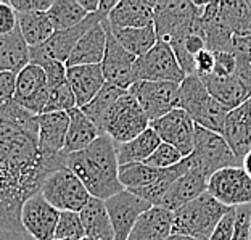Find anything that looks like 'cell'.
<instances>
[{
  "label": "cell",
  "mask_w": 251,
  "mask_h": 240,
  "mask_svg": "<svg viewBox=\"0 0 251 240\" xmlns=\"http://www.w3.org/2000/svg\"><path fill=\"white\" fill-rule=\"evenodd\" d=\"M66 166V155H44L37 140L25 135L0 116V231L26 234L21 208L41 192L53 171Z\"/></svg>",
  "instance_id": "obj_1"
},
{
  "label": "cell",
  "mask_w": 251,
  "mask_h": 240,
  "mask_svg": "<svg viewBox=\"0 0 251 240\" xmlns=\"http://www.w3.org/2000/svg\"><path fill=\"white\" fill-rule=\"evenodd\" d=\"M66 166L77 176L90 197L105 202L124 190L119 182L116 144L105 134H101L85 150L66 155Z\"/></svg>",
  "instance_id": "obj_2"
},
{
  "label": "cell",
  "mask_w": 251,
  "mask_h": 240,
  "mask_svg": "<svg viewBox=\"0 0 251 240\" xmlns=\"http://www.w3.org/2000/svg\"><path fill=\"white\" fill-rule=\"evenodd\" d=\"M206 3L190 2V0H163L155 2L153 10V26L158 41L169 44L171 47L179 45L193 32H201V13Z\"/></svg>",
  "instance_id": "obj_3"
},
{
  "label": "cell",
  "mask_w": 251,
  "mask_h": 240,
  "mask_svg": "<svg viewBox=\"0 0 251 240\" xmlns=\"http://www.w3.org/2000/svg\"><path fill=\"white\" fill-rule=\"evenodd\" d=\"M232 208L219 203L206 192L197 200L174 211L173 234L200 240H209L218 222Z\"/></svg>",
  "instance_id": "obj_4"
},
{
  "label": "cell",
  "mask_w": 251,
  "mask_h": 240,
  "mask_svg": "<svg viewBox=\"0 0 251 240\" xmlns=\"http://www.w3.org/2000/svg\"><path fill=\"white\" fill-rule=\"evenodd\" d=\"M180 108L197 126L218 134L222 133L226 118L230 111L208 92L206 85L197 74L187 76L180 84Z\"/></svg>",
  "instance_id": "obj_5"
},
{
  "label": "cell",
  "mask_w": 251,
  "mask_h": 240,
  "mask_svg": "<svg viewBox=\"0 0 251 240\" xmlns=\"http://www.w3.org/2000/svg\"><path fill=\"white\" fill-rule=\"evenodd\" d=\"M150 128V119L132 95L124 94L105 115L100 133L115 144H126Z\"/></svg>",
  "instance_id": "obj_6"
},
{
  "label": "cell",
  "mask_w": 251,
  "mask_h": 240,
  "mask_svg": "<svg viewBox=\"0 0 251 240\" xmlns=\"http://www.w3.org/2000/svg\"><path fill=\"white\" fill-rule=\"evenodd\" d=\"M190 158L193 168L201 171L208 178L221 169L242 166V160L232 152L224 137L201 126L195 128V148Z\"/></svg>",
  "instance_id": "obj_7"
},
{
  "label": "cell",
  "mask_w": 251,
  "mask_h": 240,
  "mask_svg": "<svg viewBox=\"0 0 251 240\" xmlns=\"http://www.w3.org/2000/svg\"><path fill=\"white\" fill-rule=\"evenodd\" d=\"M41 193L60 213L61 211L79 213L90 198L87 188L84 187L82 182L77 179V176L68 166L53 171L44 181Z\"/></svg>",
  "instance_id": "obj_8"
},
{
  "label": "cell",
  "mask_w": 251,
  "mask_h": 240,
  "mask_svg": "<svg viewBox=\"0 0 251 240\" xmlns=\"http://www.w3.org/2000/svg\"><path fill=\"white\" fill-rule=\"evenodd\" d=\"M187 74L180 68L174 50L166 42L158 41L156 45L144 56L137 58L134 68V79L151 82H174L182 84Z\"/></svg>",
  "instance_id": "obj_9"
},
{
  "label": "cell",
  "mask_w": 251,
  "mask_h": 240,
  "mask_svg": "<svg viewBox=\"0 0 251 240\" xmlns=\"http://www.w3.org/2000/svg\"><path fill=\"white\" fill-rule=\"evenodd\" d=\"M129 94L139 102L150 123L180 108V84L139 81L130 85Z\"/></svg>",
  "instance_id": "obj_10"
},
{
  "label": "cell",
  "mask_w": 251,
  "mask_h": 240,
  "mask_svg": "<svg viewBox=\"0 0 251 240\" xmlns=\"http://www.w3.org/2000/svg\"><path fill=\"white\" fill-rule=\"evenodd\" d=\"M208 193L229 208L251 205V178L242 166L214 173L208 182Z\"/></svg>",
  "instance_id": "obj_11"
},
{
  "label": "cell",
  "mask_w": 251,
  "mask_h": 240,
  "mask_svg": "<svg viewBox=\"0 0 251 240\" xmlns=\"http://www.w3.org/2000/svg\"><path fill=\"white\" fill-rule=\"evenodd\" d=\"M101 20H103V16L100 13H94V15H89L87 20L82 21L81 25H77L76 27H73V29L55 31L53 36L45 44L39 45V47L29 49L31 63L32 65H41L42 61L52 60V61H60L66 65V61L70 58L73 49L76 47V44L79 42V39Z\"/></svg>",
  "instance_id": "obj_12"
},
{
  "label": "cell",
  "mask_w": 251,
  "mask_h": 240,
  "mask_svg": "<svg viewBox=\"0 0 251 240\" xmlns=\"http://www.w3.org/2000/svg\"><path fill=\"white\" fill-rule=\"evenodd\" d=\"M50 95L47 76L41 66L29 63L16 74V92L15 102L26 108L32 115L41 116L45 113Z\"/></svg>",
  "instance_id": "obj_13"
},
{
  "label": "cell",
  "mask_w": 251,
  "mask_h": 240,
  "mask_svg": "<svg viewBox=\"0 0 251 240\" xmlns=\"http://www.w3.org/2000/svg\"><path fill=\"white\" fill-rule=\"evenodd\" d=\"M105 207L115 231V240H127L135 222L145 211L151 208V205L124 188L123 192L105 200Z\"/></svg>",
  "instance_id": "obj_14"
},
{
  "label": "cell",
  "mask_w": 251,
  "mask_h": 240,
  "mask_svg": "<svg viewBox=\"0 0 251 240\" xmlns=\"http://www.w3.org/2000/svg\"><path fill=\"white\" fill-rule=\"evenodd\" d=\"M60 211L53 208L41 192L27 198L21 208V224L32 240H55Z\"/></svg>",
  "instance_id": "obj_15"
},
{
  "label": "cell",
  "mask_w": 251,
  "mask_h": 240,
  "mask_svg": "<svg viewBox=\"0 0 251 240\" xmlns=\"http://www.w3.org/2000/svg\"><path fill=\"white\" fill-rule=\"evenodd\" d=\"M150 128L159 135L161 142L177 148L184 158L192 155L193 148H195L197 124L182 108L168 113L166 116L159 118L156 121H151Z\"/></svg>",
  "instance_id": "obj_16"
},
{
  "label": "cell",
  "mask_w": 251,
  "mask_h": 240,
  "mask_svg": "<svg viewBox=\"0 0 251 240\" xmlns=\"http://www.w3.org/2000/svg\"><path fill=\"white\" fill-rule=\"evenodd\" d=\"M137 58L129 53L121 44H119L108 25V42L103 61H101V71H103L106 84L116 85L119 89L129 90L130 85L135 82L134 68Z\"/></svg>",
  "instance_id": "obj_17"
},
{
  "label": "cell",
  "mask_w": 251,
  "mask_h": 240,
  "mask_svg": "<svg viewBox=\"0 0 251 240\" xmlns=\"http://www.w3.org/2000/svg\"><path fill=\"white\" fill-rule=\"evenodd\" d=\"M108 42V20H101L79 39L73 49L66 68L82 65H101Z\"/></svg>",
  "instance_id": "obj_18"
},
{
  "label": "cell",
  "mask_w": 251,
  "mask_h": 240,
  "mask_svg": "<svg viewBox=\"0 0 251 240\" xmlns=\"http://www.w3.org/2000/svg\"><path fill=\"white\" fill-rule=\"evenodd\" d=\"M221 135L235 155L243 160L251 152V102L233 108L226 118Z\"/></svg>",
  "instance_id": "obj_19"
},
{
  "label": "cell",
  "mask_w": 251,
  "mask_h": 240,
  "mask_svg": "<svg viewBox=\"0 0 251 240\" xmlns=\"http://www.w3.org/2000/svg\"><path fill=\"white\" fill-rule=\"evenodd\" d=\"M66 81L70 84L77 108H84L92 102L106 84L100 65H82L68 68Z\"/></svg>",
  "instance_id": "obj_20"
},
{
  "label": "cell",
  "mask_w": 251,
  "mask_h": 240,
  "mask_svg": "<svg viewBox=\"0 0 251 240\" xmlns=\"http://www.w3.org/2000/svg\"><path fill=\"white\" fill-rule=\"evenodd\" d=\"M208 182L209 178L206 174H203L201 171L192 168L188 173H185L182 178H179L174 182L168 193L164 195L163 202L159 207L166 208L169 211L179 210L184 205L193 202L198 197H201L203 193L208 192Z\"/></svg>",
  "instance_id": "obj_21"
},
{
  "label": "cell",
  "mask_w": 251,
  "mask_h": 240,
  "mask_svg": "<svg viewBox=\"0 0 251 240\" xmlns=\"http://www.w3.org/2000/svg\"><path fill=\"white\" fill-rule=\"evenodd\" d=\"M70 115L68 113H44L39 116V139L37 145L44 155H61L65 148Z\"/></svg>",
  "instance_id": "obj_22"
},
{
  "label": "cell",
  "mask_w": 251,
  "mask_h": 240,
  "mask_svg": "<svg viewBox=\"0 0 251 240\" xmlns=\"http://www.w3.org/2000/svg\"><path fill=\"white\" fill-rule=\"evenodd\" d=\"M174 214L163 207H151L135 222L127 240H168L173 236Z\"/></svg>",
  "instance_id": "obj_23"
},
{
  "label": "cell",
  "mask_w": 251,
  "mask_h": 240,
  "mask_svg": "<svg viewBox=\"0 0 251 240\" xmlns=\"http://www.w3.org/2000/svg\"><path fill=\"white\" fill-rule=\"evenodd\" d=\"M155 2L148 0H119L118 5L108 15L110 27H147L153 26Z\"/></svg>",
  "instance_id": "obj_24"
},
{
  "label": "cell",
  "mask_w": 251,
  "mask_h": 240,
  "mask_svg": "<svg viewBox=\"0 0 251 240\" xmlns=\"http://www.w3.org/2000/svg\"><path fill=\"white\" fill-rule=\"evenodd\" d=\"M201 31L206 39V47L211 52H229L232 32L227 29L221 16L219 2H206L201 13Z\"/></svg>",
  "instance_id": "obj_25"
},
{
  "label": "cell",
  "mask_w": 251,
  "mask_h": 240,
  "mask_svg": "<svg viewBox=\"0 0 251 240\" xmlns=\"http://www.w3.org/2000/svg\"><path fill=\"white\" fill-rule=\"evenodd\" d=\"M200 79L206 85L208 92L229 110L243 105L251 97V90L235 76L218 78L214 74H209V76H203Z\"/></svg>",
  "instance_id": "obj_26"
},
{
  "label": "cell",
  "mask_w": 251,
  "mask_h": 240,
  "mask_svg": "<svg viewBox=\"0 0 251 240\" xmlns=\"http://www.w3.org/2000/svg\"><path fill=\"white\" fill-rule=\"evenodd\" d=\"M68 115H70V129H68L63 155H71V153L85 150L101 135L97 124L85 116L81 108H74V110L68 111Z\"/></svg>",
  "instance_id": "obj_27"
},
{
  "label": "cell",
  "mask_w": 251,
  "mask_h": 240,
  "mask_svg": "<svg viewBox=\"0 0 251 240\" xmlns=\"http://www.w3.org/2000/svg\"><path fill=\"white\" fill-rule=\"evenodd\" d=\"M79 216H81L85 237L94 240H115V231H113L111 219L108 216L103 200L90 197L85 207L79 211Z\"/></svg>",
  "instance_id": "obj_28"
},
{
  "label": "cell",
  "mask_w": 251,
  "mask_h": 240,
  "mask_svg": "<svg viewBox=\"0 0 251 240\" xmlns=\"http://www.w3.org/2000/svg\"><path fill=\"white\" fill-rule=\"evenodd\" d=\"M31 63L29 47L23 39L20 29L0 36V73L18 74Z\"/></svg>",
  "instance_id": "obj_29"
},
{
  "label": "cell",
  "mask_w": 251,
  "mask_h": 240,
  "mask_svg": "<svg viewBox=\"0 0 251 240\" xmlns=\"http://www.w3.org/2000/svg\"><path fill=\"white\" fill-rule=\"evenodd\" d=\"M159 144H161V139H159V135L151 128H148L140 135L126 142V144H116L119 166L132 163H145Z\"/></svg>",
  "instance_id": "obj_30"
},
{
  "label": "cell",
  "mask_w": 251,
  "mask_h": 240,
  "mask_svg": "<svg viewBox=\"0 0 251 240\" xmlns=\"http://www.w3.org/2000/svg\"><path fill=\"white\" fill-rule=\"evenodd\" d=\"M18 29L29 49L45 44L55 34V27L47 11L18 13Z\"/></svg>",
  "instance_id": "obj_31"
},
{
  "label": "cell",
  "mask_w": 251,
  "mask_h": 240,
  "mask_svg": "<svg viewBox=\"0 0 251 240\" xmlns=\"http://www.w3.org/2000/svg\"><path fill=\"white\" fill-rule=\"evenodd\" d=\"M115 39L127 50L129 53H132L135 58H140L145 53L155 47L158 42V36L155 31V26H147V27H110Z\"/></svg>",
  "instance_id": "obj_32"
},
{
  "label": "cell",
  "mask_w": 251,
  "mask_h": 240,
  "mask_svg": "<svg viewBox=\"0 0 251 240\" xmlns=\"http://www.w3.org/2000/svg\"><path fill=\"white\" fill-rule=\"evenodd\" d=\"M221 16L233 37L251 36V0L219 2Z\"/></svg>",
  "instance_id": "obj_33"
},
{
  "label": "cell",
  "mask_w": 251,
  "mask_h": 240,
  "mask_svg": "<svg viewBox=\"0 0 251 240\" xmlns=\"http://www.w3.org/2000/svg\"><path fill=\"white\" fill-rule=\"evenodd\" d=\"M55 31L73 29L82 21L87 20L89 13L85 11L79 0H53L52 7L47 11Z\"/></svg>",
  "instance_id": "obj_34"
},
{
  "label": "cell",
  "mask_w": 251,
  "mask_h": 240,
  "mask_svg": "<svg viewBox=\"0 0 251 240\" xmlns=\"http://www.w3.org/2000/svg\"><path fill=\"white\" fill-rule=\"evenodd\" d=\"M163 169L148 166L145 163H132L119 166V182L126 190H139V188L150 187L161 179Z\"/></svg>",
  "instance_id": "obj_35"
},
{
  "label": "cell",
  "mask_w": 251,
  "mask_h": 240,
  "mask_svg": "<svg viewBox=\"0 0 251 240\" xmlns=\"http://www.w3.org/2000/svg\"><path fill=\"white\" fill-rule=\"evenodd\" d=\"M127 92L129 90L119 89V87H116V85L105 84L103 89L97 94L95 99L90 102L89 105L81 108V110L85 113V116H87L89 119H92V121L97 124V128L100 129V124H101V121H103V118L108 113V110H110V108Z\"/></svg>",
  "instance_id": "obj_36"
},
{
  "label": "cell",
  "mask_w": 251,
  "mask_h": 240,
  "mask_svg": "<svg viewBox=\"0 0 251 240\" xmlns=\"http://www.w3.org/2000/svg\"><path fill=\"white\" fill-rule=\"evenodd\" d=\"M0 116L25 135L31 137L34 140L39 139V116L32 115L31 111L20 107L16 102L8 105L3 111H0Z\"/></svg>",
  "instance_id": "obj_37"
},
{
  "label": "cell",
  "mask_w": 251,
  "mask_h": 240,
  "mask_svg": "<svg viewBox=\"0 0 251 240\" xmlns=\"http://www.w3.org/2000/svg\"><path fill=\"white\" fill-rule=\"evenodd\" d=\"M229 52L233 53L237 61L235 74L240 81L251 90V36L250 37H233Z\"/></svg>",
  "instance_id": "obj_38"
},
{
  "label": "cell",
  "mask_w": 251,
  "mask_h": 240,
  "mask_svg": "<svg viewBox=\"0 0 251 240\" xmlns=\"http://www.w3.org/2000/svg\"><path fill=\"white\" fill-rule=\"evenodd\" d=\"M85 239V231L79 213L61 211L58 226H56L55 240H82Z\"/></svg>",
  "instance_id": "obj_39"
},
{
  "label": "cell",
  "mask_w": 251,
  "mask_h": 240,
  "mask_svg": "<svg viewBox=\"0 0 251 240\" xmlns=\"http://www.w3.org/2000/svg\"><path fill=\"white\" fill-rule=\"evenodd\" d=\"M74 108H77L76 97H74L68 81L50 90L47 107H45V113H60V111L68 113L74 110Z\"/></svg>",
  "instance_id": "obj_40"
},
{
  "label": "cell",
  "mask_w": 251,
  "mask_h": 240,
  "mask_svg": "<svg viewBox=\"0 0 251 240\" xmlns=\"http://www.w3.org/2000/svg\"><path fill=\"white\" fill-rule=\"evenodd\" d=\"M182 160H184V155H182L177 148L161 142L156 150L151 153V157L145 161V164L156 169H168L179 164Z\"/></svg>",
  "instance_id": "obj_41"
},
{
  "label": "cell",
  "mask_w": 251,
  "mask_h": 240,
  "mask_svg": "<svg viewBox=\"0 0 251 240\" xmlns=\"http://www.w3.org/2000/svg\"><path fill=\"white\" fill-rule=\"evenodd\" d=\"M37 66H41L42 70L45 71V76H47V82H49L50 90L66 82L68 68H66L65 63L49 60V61H42L41 65H37Z\"/></svg>",
  "instance_id": "obj_42"
},
{
  "label": "cell",
  "mask_w": 251,
  "mask_h": 240,
  "mask_svg": "<svg viewBox=\"0 0 251 240\" xmlns=\"http://www.w3.org/2000/svg\"><path fill=\"white\" fill-rule=\"evenodd\" d=\"M16 92V74L0 73V111L15 102Z\"/></svg>",
  "instance_id": "obj_43"
},
{
  "label": "cell",
  "mask_w": 251,
  "mask_h": 240,
  "mask_svg": "<svg viewBox=\"0 0 251 240\" xmlns=\"http://www.w3.org/2000/svg\"><path fill=\"white\" fill-rule=\"evenodd\" d=\"M250 222H251V205L235 208V229L232 240H250Z\"/></svg>",
  "instance_id": "obj_44"
},
{
  "label": "cell",
  "mask_w": 251,
  "mask_h": 240,
  "mask_svg": "<svg viewBox=\"0 0 251 240\" xmlns=\"http://www.w3.org/2000/svg\"><path fill=\"white\" fill-rule=\"evenodd\" d=\"M214 70L213 74L218 78H229L235 74L237 61L232 52H214Z\"/></svg>",
  "instance_id": "obj_45"
},
{
  "label": "cell",
  "mask_w": 251,
  "mask_h": 240,
  "mask_svg": "<svg viewBox=\"0 0 251 240\" xmlns=\"http://www.w3.org/2000/svg\"><path fill=\"white\" fill-rule=\"evenodd\" d=\"M18 27V13L10 2H0V36L13 32Z\"/></svg>",
  "instance_id": "obj_46"
},
{
  "label": "cell",
  "mask_w": 251,
  "mask_h": 240,
  "mask_svg": "<svg viewBox=\"0 0 251 240\" xmlns=\"http://www.w3.org/2000/svg\"><path fill=\"white\" fill-rule=\"evenodd\" d=\"M233 229H235V208H232L224 218H222L209 240H232Z\"/></svg>",
  "instance_id": "obj_47"
},
{
  "label": "cell",
  "mask_w": 251,
  "mask_h": 240,
  "mask_svg": "<svg viewBox=\"0 0 251 240\" xmlns=\"http://www.w3.org/2000/svg\"><path fill=\"white\" fill-rule=\"evenodd\" d=\"M10 3L16 13H34V11H49L53 0H13Z\"/></svg>",
  "instance_id": "obj_48"
},
{
  "label": "cell",
  "mask_w": 251,
  "mask_h": 240,
  "mask_svg": "<svg viewBox=\"0 0 251 240\" xmlns=\"http://www.w3.org/2000/svg\"><path fill=\"white\" fill-rule=\"evenodd\" d=\"M214 63H216L214 52H211V50H208V49L203 50V52H200L195 56V74L200 78L213 74Z\"/></svg>",
  "instance_id": "obj_49"
},
{
  "label": "cell",
  "mask_w": 251,
  "mask_h": 240,
  "mask_svg": "<svg viewBox=\"0 0 251 240\" xmlns=\"http://www.w3.org/2000/svg\"><path fill=\"white\" fill-rule=\"evenodd\" d=\"M79 3L89 15L99 13L100 10V0H79Z\"/></svg>",
  "instance_id": "obj_50"
},
{
  "label": "cell",
  "mask_w": 251,
  "mask_h": 240,
  "mask_svg": "<svg viewBox=\"0 0 251 240\" xmlns=\"http://www.w3.org/2000/svg\"><path fill=\"white\" fill-rule=\"evenodd\" d=\"M118 5V2H115V0H100V10L99 13L103 16V18L108 20V15L111 13L113 8H115Z\"/></svg>",
  "instance_id": "obj_51"
},
{
  "label": "cell",
  "mask_w": 251,
  "mask_h": 240,
  "mask_svg": "<svg viewBox=\"0 0 251 240\" xmlns=\"http://www.w3.org/2000/svg\"><path fill=\"white\" fill-rule=\"evenodd\" d=\"M0 240H32L27 234H16L10 231H0Z\"/></svg>",
  "instance_id": "obj_52"
},
{
  "label": "cell",
  "mask_w": 251,
  "mask_h": 240,
  "mask_svg": "<svg viewBox=\"0 0 251 240\" xmlns=\"http://www.w3.org/2000/svg\"><path fill=\"white\" fill-rule=\"evenodd\" d=\"M242 168H243L245 171H247V174L251 178V152L242 160Z\"/></svg>",
  "instance_id": "obj_53"
},
{
  "label": "cell",
  "mask_w": 251,
  "mask_h": 240,
  "mask_svg": "<svg viewBox=\"0 0 251 240\" xmlns=\"http://www.w3.org/2000/svg\"><path fill=\"white\" fill-rule=\"evenodd\" d=\"M168 240H200V239H193V237H187V236H177V234H173Z\"/></svg>",
  "instance_id": "obj_54"
},
{
  "label": "cell",
  "mask_w": 251,
  "mask_h": 240,
  "mask_svg": "<svg viewBox=\"0 0 251 240\" xmlns=\"http://www.w3.org/2000/svg\"><path fill=\"white\" fill-rule=\"evenodd\" d=\"M250 240H251V222H250Z\"/></svg>",
  "instance_id": "obj_55"
},
{
  "label": "cell",
  "mask_w": 251,
  "mask_h": 240,
  "mask_svg": "<svg viewBox=\"0 0 251 240\" xmlns=\"http://www.w3.org/2000/svg\"><path fill=\"white\" fill-rule=\"evenodd\" d=\"M87 240H94V239H89V237H87Z\"/></svg>",
  "instance_id": "obj_56"
},
{
  "label": "cell",
  "mask_w": 251,
  "mask_h": 240,
  "mask_svg": "<svg viewBox=\"0 0 251 240\" xmlns=\"http://www.w3.org/2000/svg\"><path fill=\"white\" fill-rule=\"evenodd\" d=\"M82 240H87V237H85V239H82Z\"/></svg>",
  "instance_id": "obj_57"
},
{
  "label": "cell",
  "mask_w": 251,
  "mask_h": 240,
  "mask_svg": "<svg viewBox=\"0 0 251 240\" xmlns=\"http://www.w3.org/2000/svg\"><path fill=\"white\" fill-rule=\"evenodd\" d=\"M250 102H251V97H250Z\"/></svg>",
  "instance_id": "obj_58"
}]
</instances>
